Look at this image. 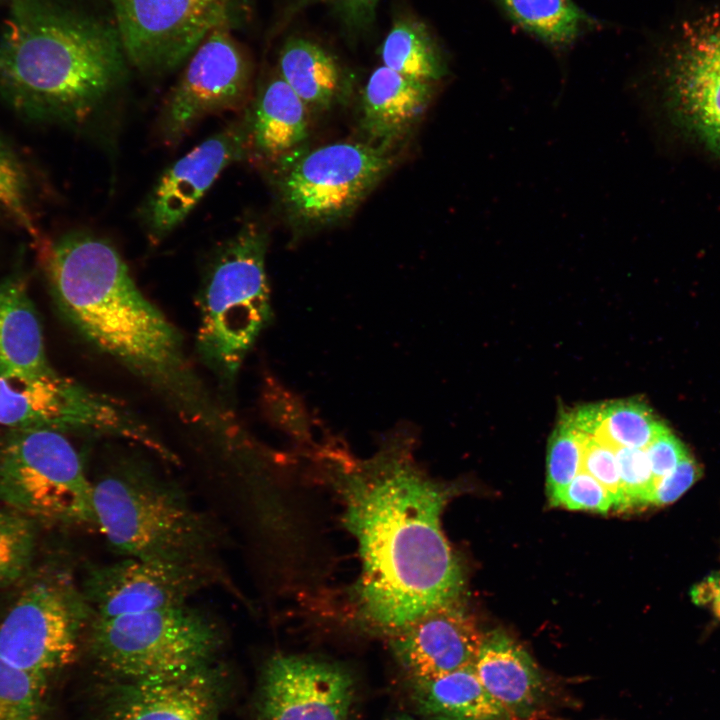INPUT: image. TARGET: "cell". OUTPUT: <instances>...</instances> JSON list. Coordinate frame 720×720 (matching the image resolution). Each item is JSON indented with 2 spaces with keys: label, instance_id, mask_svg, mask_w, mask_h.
I'll use <instances>...</instances> for the list:
<instances>
[{
  "label": "cell",
  "instance_id": "cell-23",
  "mask_svg": "<svg viewBox=\"0 0 720 720\" xmlns=\"http://www.w3.org/2000/svg\"><path fill=\"white\" fill-rule=\"evenodd\" d=\"M418 709L433 720H511L472 665L432 678L411 679Z\"/></svg>",
  "mask_w": 720,
  "mask_h": 720
},
{
  "label": "cell",
  "instance_id": "cell-28",
  "mask_svg": "<svg viewBox=\"0 0 720 720\" xmlns=\"http://www.w3.org/2000/svg\"><path fill=\"white\" fill-rule=\"evenodd\" d=\"M48 679L0 657V720H45Z\"/></svg>",
  "mask_w": 720,
  "mask_h": 720
},
{
  "label": "cell",
  "instance_id": "cell-12",
  "mask_svg": "<svg viewBox=\"0 0 720 720\" xmlns=\"http://www.w3.org/2000/svg\"><path fill=\"white\" fill-rule=\"evenodd\" d=\"M390 165L382 147L356 142L318 147L283 174L281 198L294 219L306 224L331 222L350 213Z\"/></svg>",
  "mask_w": 720,
  "mask_h": 720
},
{
  "label": "cell",
  "instance_id": "cell-16",
  "mask_svg": "<svg viewBox=\"0 0 720 720\" xmlns=\"http://www.w3.org/2000/svg\"><path fill=\"white\" fill-rule=\"evenodd\" d=\"M353 694L354 680L344 668L279 654L265 665L260 707L265 720H346Z\"/></svg>",
  "mask_w": 720,
  "mask_h": 720
},
{
  "label": "cell",
  "instance_id": "cell-11",
  "mask_svg": "<svg viewBox=\"0 0 720 720\" xmlns=\"http://www.w3.org/2000/svg\"><path fill=\"white\" fill-rule=\"evenodd\" d=\"M232 28L212 31L188 58L160 110L157 134L162 144L176 146L204 118L245 104L252 62Z\"/></svg>",
  "mask_w": 720,
  "mask_h": 720
},
{
  "label": "cell",
  "instance_id": "cell-5",
  "mask_svg": "<svg viewBox=\"0 0 720 720\" xmlns=\"http://www.w3.org/2000/svg\"><path fill=\"white\" fill-rule=\"evenodd\" d=\"M267 232L245 222L212 255L198 294L196 348L222 391L239 369L272 314L265 268Z\"/></svg>",
  "mask_w": 720,
  "mask_h": 720
},
{
  "label": "cell",
  "instance_id": "cell-38",
  "mask_svg": "<svg viewBox=\"0 0 720 720\" xmlns=\"http://www.w3.org/2000/svg\"><path fill=\"white\" fill-rule=\"evenodd\" d=\"M711 586L714 587V588L712 589V591H713V597H712V599H713V600H712V602H713V603H712L713 611H714L715 615H716L718 618H720V580H719V582L716 583V584H713V585H712V583H711Z\"/></svg>",
  "mask_w": 720,
  "mask_h": 720
},
{
  "label": "cell",
  "instance_id": "cell-8",
  "mask_svg": "<svg viewBox=\"0 0 720 720\" xmlns=\"http://www.w3.org/2000/svg\"><path fill=\"white\" fill-rule=\"evenodd\" d=\"M0 424L127 440L173 461L174 455L124 404L54 369L28 377H0Z\"/></svg>",
  "mask_w": 720,
  "mask_h": 720
},
{
  "label": "cell",
  "instance_id": "cell-35",
  "mask_svg": "<svg viewBox=\"0 0 720 720\" xmlns=\"http://www.w3.org/2000/svg\"><path fill=\"white\" fill-rule=\"evenodd\" d=\"M701 476L699 464L689 454L655 485L649 505L662 506L675 502Z\"/></svg>",
  "mask_w": 720,
  "mask_h": 720
},
{
  "label": "cell",
  "instance_id": "cell-14",
  "mask_svg": "<svg viewBox=\"0 0 720 720\" xmlns=\"http://www.w3.org/2000/svg\"><path fill=\"white\" fill-rule=\"evenodd\" d=\"M216 576L213 567L126 557L92 568L83 592L92 617L113 618L189 604Z\"/></svg>",
  "mask_w": 720,
  "mask_h": 720
},
{
  "label": "cell",
  "instance_id": "cell-4",
  "mask_svg": "<svg viewBox=\"0 0 720 720\" xmlns=\"http://www.w3.org/2000/svg\"><path fill=\"white\" fill-rule=\"evenodd\" d=\"M92 483L94 525L121 555L215 568V531L176 486L129 461Z\"/></svg>",
  "mask_w": 720,
  "mask_h": 720
},
{
  "label": "cell",
  "instance_id": "cell-1",
  "mask_svg": "<svg viewBox=\"0 0 720 720\" xmlns=\"http://www.w3.org/2000/svg\"><path fill=\"white\" fill-rule=\"evenodd\" d=\"M56 303L72 326L226 452L246 442L232 411L200 378L179 330L137 287L118 251L73 232L40 244Z\"/></svg>",
  "mask_w": 720,
  "mask_h": 720
},
{
  "label": "cell",
  "instance_id": "cell-29",
  "mask_svg": "<svg viewBox=\"0 0 720 720\" xmlns=\"http://www.w3.org/2000/svg\"><path fill=\"white\" fill-rule=\"evenodd\" d=\"M0 212L20 229L38 239L39 231L30 205L26 168L14 149L0 136Z\"/></svg>",
  "mask_w": 720,
  "mask_h": 720
},
{
  "label": "cell",
  "instance_id": "cell-27",
  "mask_svg": "<svg viewBox=\"0 0 720 720\" xmlns=\"http://www.w3.org/2000/svg\"><path fill=\"white\" fill-rule=\"evenodd\" d=\"M667 426L639 399L598 404L594 435L614 450L622 447L645 449Z\"/></svg>",
  "mask_w": 720,
  "mask_h": 720
},
{
  "label": "cell",
  "instance_id": "cell-9",
  "mask_svg": "<svg viewBox=\"0 0 720 720\" xmlns=\"http://www.w3.org/2000/svg\"><path fill=\"white\" fill-rule=\"evenodd\" d=\"M91 619L88 601L72 576L62 570L41 573L0 624V657L49 680L74 661Z\"/></svg>",
  "mask_w": 720,
  "mask_h": 720
},
{
  "label": "cell",
  "instance_id": "cell-15",
  "mask_svg": "<svg viewBox=\"0 0 720 720\" xmlns=\"http://www.w3.org/2000/svg\"><path fill=\"white\" fill-rule=\"evenodd\" d=\"M249 150L247 115L225 126L169 166L139 208L147 239L160 244L190 214L219 175Z\"/></svg>",
  "mask_w": 720,
  "mask_h": 720
},
{
  "label": "cell",
  "instance_id": "cell-37",
  "mask_svg": "<svg viewBox=\"0 0 720 720\" xmlns=\"http://www.w3.org/2000/svg\"><path fill=\"white\" fill-rule=\"evenodd\" d=\"M301 4L326 2L337 7L352 24L368 22L374 15L379 0H299Z\"/></svg>",
  "mask_w": 720,
  "mask_h": 720
},
{
  "label": "cell",
  "instance_id": "cell-33",
  "mask_svg": "<svg viewBox=\"0 0 720 720\" xmlns=\"http://www.w3.org/2000/svg\"><path fill=\"white\" fill-rule=\"evenodd\" d=\"M615 451L592 435H585L582 445L580 471L596 479L610 493L614 510L622 509V492Z\"/></svg>",
  "mask_w": 720,
  "mask_h": 720
},
{
  "label": "cell",
  "instance_id": "cell-22",
  "mask_svg": "<svg viewBox=\"0 0 720 720\" xmlns=\"http://www.w3.org/2000/svg\"><path fill=\"white\" fill-rule=\"evenodd\" d=\"M307 109L280 75L271 77L247 114L249 150L267 158L291 151L307 137Z\"/></svg>",
  "mask_w": 720,
  "mask_h": 720
},
{
  "label": "cell",
  "instance_id": "cell-6",
  "mask_svg": "<svg viewBox=\"0 0 720 720\" xmlns=\"http://www.w3.org/2000/svg\"><path fill=\"white\" fill-rule=\"evenodd\" d=\"M222 640L216 619L189 604L92 617L88 626L95 662L124 683L176 679L204 669Z\"/></svg>",
  "mask_w": 720,
  "mask_h": 720
},
{
  "label": "cell",
  "instance_id": "cell-18",
  "mask_svg": "<svg viewBox=\"0 0 720 720\" xmlns=\"http://www.w3.org/2000/svg\"><path fill=\"white\" fill-rule=\"evenodd\" d=\"M391 636L392 652L413 678H432L472 665L484 633L461 598L424 613Z\"/></svg>",
  "mask_w": 720,
  "mask_h": 720
},
{
  "label": "cell",
  "instance_id": "cell-19",
  "mask_svg": "<svg viewBox=\"0 0 720 720\" xmlns=\"http://www.w3.org/2000/svg\"><path fill=\"white\" fill-rule=\"evenodd\" d=\"M218 693L208 668L187 676L124 683L103 720H218Z\"/></svg>",
  "mask_w": 720,
  "mask_h": 720
},
{
  "label": "cell",
  "instance_id": "cell-26",
  "mask_svg": "<svg viewBox=\"0 0 720 720\" xmlns=\"http://www.w3.org/2000/svg\"><path fill=\"white\" fill-rule=\"evenodd\" d=\"M520 27L555 48L571 45L593 25L572 0H497Z\"/></svg>",
  "mask_w": 720,
  "mask_h": 720
},
{
  "label": "cell",
  "instance_id": "cell-39",
  "mask_svg": "<svg viewBox=\"0 0 720 720\" xmlns=\"http://www.w3.org/2000/svg\"><path fill=\"white\" fill-rule=\"evenodd\" d=\"M393 720H415V719H413V718H411V717H409V716H399V717H397V718H395V719H393Z\"/></svg>",
  "mask_w": 720,
  "mask_h": 720
},
{
  "label": "cell",
  "instance_id": "cell-30",
  "mask_svg": "<svg viewBox=\"0 0 720 720\" xmlns=\"http://www.w3.org/2000/svg\"><path fill=\"white\" fill-rule=\"evenodd\" d=\"M36 545L33 519L10 508L0 509V588L28 570Z\"/></svg>",
  "mask_w": 720,
  "mask_h": 720
},
{
  "label": "cell",
  "instance_id": "cell-34",
  "mask_svg": "<svg viewBox=\"0 0 720 720\" xmlns=\"http://www.w3.org/2000/svg\"><path fill=\"white\" fill-rule=\"evenodd\" d=\"M569 510L607 513L614 510L610 493L589 474L579 471L558 498L556 506Z\"/></svg>",
  "mask_w": 720,
  "mask_h": 720
},
{
  "label": "cell",
  "instance_id": "cell-7",
  "mask_svg": "<svg viewBox=\"0 0 720 720\" xmlns=\"http://www.w3.org/2000/svg\"><path fill=\"white\" fill-rule=\"evenodd\" d=\"M92 489L64 433L11 429L0 442V501L7 508L33 520L94 525Z\"/></svg>",
  "mask_w": 720,
  "mask_h": 720
},
{
  "label": "cell",
  "instance_id": "cell-2",
  "mask_svg": "<svg viewBox=\"0 0 720 720\" xmlns=\"http://www.w3.org/2000/svg\"><path fill=\"white\" fill-rule=\"evenodd\" d=\"M344 523L358 544L360 618L397 632L461 598V567L441 528L450 488L430 479L400 449L341 470Z\"/></svg>",
  "mask_w": 720,
  "mask_h": 720
},
{
  "label": "cell",
  "instance_id": "cell-36",
  "mask_svg": "<svg viewBox=\"0 0 720 720\" xmlns=\"http://www.w3.org/2000/svg\"><path fill=\"white\" fill-rule=\"evenodd\" d=\"M654 487L656 483L689 453L683 443L669 430L664 429L645 449Z\"/></svg>",
  "mask_w": 720,
  "mask_h": 720
},
{
  "label": "cell",
  "instance_id": "cell-17",
  "mask_svg": "<svg viewBox=\"0 0 720 720\" xmlns=\"http://www.w3.org/2000/svg\"><path fill=\"white\" fill-rule=\"evenodd\" d=\"M473 667L511 720H553L568 704L559 681L501 629L484 633Z\"/></svg>",
  "mask_w": 720,
  "mask_h": 720
},
{
  "label": "cell",
  "instance_id": "cell-21",
  "mask_svg": "<svg viewBox=\"0 0 720 720\" xmlns=\"http://www.w3.org/2000/svg\"><path fill=\"white\" fill-rule=\"evenodd\" d=\"M432 96V83L403 76L385 66L376 68L363 91L366 130L391 140L408 130L423 114Z\"/></svg>",
  "mask_w": 720,
  "mask_h": 720
},
{
  "label": "cell",
  "instance_id": "cell-32",
  "mask_svg": "<svg viewBox=\"0 0 720 720\" xmlns=\"http://www.w3.org/2000/svg\"><path fill=\"white\" fill-rule=\"evenodd\" d=\"M622 492V509L649 505L654 479L644 449L622 447L615 451Z\"/></svg>",
  "mask_w": 720,
  "mask_h": 720
},
{
  "label": "cell",
  "instance_id": "cell-31",
  "mask_svg": "<svg viewBox=\"0 0 720 720\" xmlns=\"http://www.w3.org/2000/svg\"><path fill=\"white\" fill-rule=\"evenodd\" d=\"M585 435L573 425L567 414L550 436L547 450L546 490L553 506H556L561 493L580 471Z\"/></svg>",
  "mask_w": 720,
  "mask_h": 720
},
{
  "label": "cell",
  "instance_id": "cell-3",
  "mask_svg": "<svg viewBox=\"0 0 720 720\" xmlns=\"http://www.w3.org/2000/svg\"><path fill=\"white\" fill-rule=\"evenodd\" d=\"M128 64L115 27L62 0H12L0 35V98L38 122L86 119Z\"/></svg>",
  "mask_w": 720,
  "mask_h": 720
},
{
  "label": "cell",
  "instance_id": "cell-10",
  "mask_svg": "<svg viewBox=\"0 0 720 720\" xmlns=\"http://www.w3.org/2000/svg\"><path fill=\"white\" fill-rule=\"evenodd\" d=\"M127 62L161 75L188 60L221 26L233 27L247 0H110Z\"/></svg>",
  "mask_w": 720,
  "mask_h": 720
},
{
  "label": "cell",
  "instance_id": "cell-25",
  "mask_svg": "<svg viewBox=\"0 0 720 720\" xmlns=\"http://www.w3.org/2000/svg\"><path fill=\"white\" fill-rule=\"evenodd\" d=\"M383 66L408 78L432 83L446 74L440 48L427 27L412 17L394 22L382 47Z\"/></svg>",
  "mask_w": 720,
  "mask_h": 720
},
{
  "label": "cell",
  "instance_id": "cell-20",
  "mask_svg": "<svg viewBox=\"0 0 720 720\" xmlns=\"http://www.w3.org/2000/svg\"><path fill=\"white\" fill-rule=\"evenodd\" d=\"M44 344L25 279L8 276L0 282V377L28 378L52 371Z\"/></svg>",
  "mask_w": 720,
  "mask_h": 720
},
{
  "label": "cell",
  "instance_id": "cell-24",
  "mask_svg": "<svg viewBox=\"0 0 720 720\" xmlns=\"http://www.w3.org/2000/svg\"><path fill=\"white\" fill-rule=\"evenodd\" d=\"M279 75L307 107L323 109L339 95L343 73L335 57L318 43L288 39L279 56Z\"/></svg>",
  "mask_w": 720,
  "mask_h": 720
},
{
  "label": "cell",
  "instance_id": "cell-13",
  "mask_svg": "<svg viewBox=\"0 0 720 720\" xmlns=\"http://www.w3.org/2000/svg\"><path fill=\"white\" fill-rule=\"evenodd\" d=\"M666 73L675 121L720 157V15L684 25Z\"/></svg>",
  "mask_w": 720,
  "mask_h": 720
}]
</instances>
